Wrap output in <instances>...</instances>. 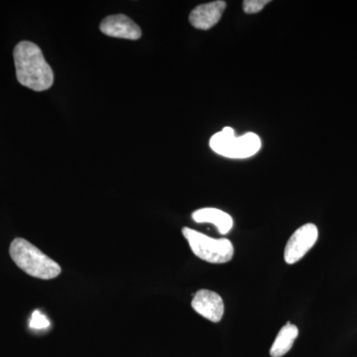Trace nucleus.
<instances>
[{
    "label": "nucleus",
    "instance_id": "obj_12",
    "mask_svg": "<svg viewBox=\"0 0 357 357\" xmlns=\"http://www.w3.org/2000/svg\"><path fill=\"white\" fill-rule=\"evenodd\" d=\"M49 326L48 319L43 316L39 311L33 312L31 321H30V326L32 328H45Z\"/></svg>",
    "mask_w": 357,
    "mask_h": 357
},
{
    "label": "nucleus",
    "instance_id": "obj_9",
    "mask_svg": "<svg viewBox=\"0 0 357 357\" xmlns=\"http://www.w3.org/2000/svg\"><path fill=\"white\" fill-rule=\"evenodd\" d=\"M192 218L198 223L215 225L220 234H229L234 227V220L229 213L218 208H199L192 213Z\"/></svg>",
    "mask_w": 357,
    "mask_h": 357
},
{
    "label": "nucleus",
    "instance_id": "obj_2",
    "mask_svg": "<svg viewBox=\"0 0 357 357\" xmlns=\"http://www.w3.org/2000/svg\"><path fill=\"white\" fill-rule=\"evenodd\" d=\"M13 262L29 276L51 280L60 275V265L24 238H15L9 248Z\"/></svg>",
    "mask_w": 357,
    "mask_h": 357
},
{
    "label": "nucleus",
    "instance_id": "obj_7",
    "mask_svg": "<svg viewBox=\"0 0 357 357\" xmlns=\"http://www.w3.org/2000/svg\"><path fill=\"white\" fill-rule=\"evenodd\" d=\"M100 29L114 38L138 40L142 35L139 26L124 14L107 16L100 23Z\"/></svg>",
    "mask_w": 357,
    "mask_h": 357
},
{
    "label": "nucleus",
    "instance_id": "obj_5",
    "mask_svg": "<svg viewBox=\"0 0 357 357\" xmlns=\"http://www.w3.org/2000/svg\"><path fill=\"white\" fill-rule=\"evenodd\" d=\"M319 238V229L314 223H307L299 227L289 238L284 251V259L287 264H295L309 252Z\"/></svg>",
    "mask_w": 357,
    "mask_h": 357
},
{
    "label": "nucleus",
    "instance_id": "obj_3",
    "mask_svg": "<svg viewBox=\"0 0 357 357\" xmlns=\"http://www.w3.org/2000/svg\"><path fill=\"white\" fill-rule=\"evenodd\" d=\"M210 146L213 151L231 159L252 157L261 149V139L257 134L248 132L236 137L234 128H225L211 136Z\"/></svg>",
    "mask_w": 357,
    "mask_h": 357
},
{
    "label": "nucleus",
    "instance_id": "obj_11",
    "mask_svg": "<svg viewBox=\"0 0 357 357\" xmlns=\"http://www.w3.org/2000/svg\"><path fill=\"white\" fill-rule=\"evenodd\" d=\"M269 0H244L243 7L244 13L248 14L258 13L269 3Z\"/></svg>",
    "mask_w": 357,
    "mask_h": 357
},
{
    "label": "nucleus",
    "instance_id": "obj_8",
    "mask_svg": "<svg viewBox=\"0 0 357 357\" xmlns=\"http://www.w3.org/2000/svg\"><path fill=\"white\" fill-rule=\"evenodd\" d=\"M225 8H227V3L222 0L201 4L190 14V23L197 29H211V27L218 24Z\"/></svg>",
    "mask_w": 357,
    "mask_h": 357
},
{
    "label": "nucleus",
    "instance_id": "obj_10",
    "mask_svg": "<svg viewBox=\"0 0 357 357\" xmlns=\"http://www.w3.org/2000/svg\"><path fill=\"white\" fill-rule=\"evenodd\" d=\"M299 335V328L297 326L287 323L275 338L273 344L270 349V356L272 357H282L288 354L292 349L296 338Z\"/></svg>",
    "mask_w": 357,
    "mask_h": 357
},
{
    "label": "nucleus",
    "instance_id": "obj_6",
    "mask_svg": "<svg viewBox=\"0 0 357 357\" xmlns=\"http://www.w3.org/2000/svg\"><path fill=\"white\" fill-rule=\"evenodd\" d=\"M192 307L204 319L213 323H220L225 314V303L222 298L218 293L206 289L195 294Z\"/></svg>",
    "mask_w": 357,
    "mask_h": 357
},
{
    "label": "nucleus",
    "instance_id": "obj_4",
    "mask_svg": "<svg viewBox=\"0 0 357 357\" xmlns=\"http://www.w3.org/2000/svg\"><path fill=\"white\" fill-rule=\"evenodd\" d=\"M182 234L192 253L204 261L222 264L234 257V248L229 239L213 238L190 227H183Z\"/></svg>",
    "mask_w": 357,
    "mask_h": 357
},
{
    "label": "nucleus",
    "instance_id": "obj_1",
    "mask_svg": "<svg viewBox=\"0 0 357 357\" xmlns=\"http://www.w3.org/2000/svg\"><path fill=\"white\" fill-rule=\"evenodd\" d=\"M13 57L16 77L22 86L35 91H47L53 86V70L36 44L20 42L14 48Z\"/></svg>",
    "mask_w": 357,
    "mask_h": 357
}]
</instances>
